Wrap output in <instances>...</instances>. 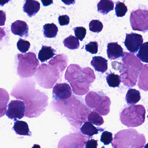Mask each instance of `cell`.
<instances>
[{
    "mask_svg": "<svg viewBox=\"0 0 148 148\" xmlns=\"http://www.w3.org/2000/svg\"><path fill=\"white\" fill-rule=\"evenodd\" d=\"M143 42V37L141 35L133 33L126 34L124 44L127 49L131 53H136Z\"/></svg>",
    "mask_w": 148,
    "mask_h": 148,
    "instance_id": "cell-7",
    "label": "cell"
},
{
    "mask_svg": "<svg viewBox=\"0 0 148 148\" xmlns=\"http://www.w3.org/2000/svg\"><path fill=\"white\" fill-rule=\"evenodd\" d=\"M11 31L15 35L27 37L28 36L29 27L25 21L17 20L11 24Z\"/></svg>",
    "mask_w": 148,
    "mask_h": 148,
    "instance_id": "cell-9",
    "label": "cell"
},
{
    "mask_svg": "<svg viewBox=\"0 0 148 148\" xmlns=\"http://www.w3.org/2000/svg\"><path fill=\"white\" fill-rule=\"evenodd\" d=\"M80 130L82 134L88 136L90 137L104 130L103 129L97 128L89 122H85Z\"/></svg>",
    "mask_w": 148,
    "mask_h": 148,
    "instance_id": "cell-15",
    "label": "cell"
},
{
    "mask_svg": "<svg viewBox=\"0 0 148 148\" xmlns=\"http://www.w3.org/2000/svg\"><path fill=\"white\" fill-rule=\"evenodd\" d=\"M10 1V0H0V5L3 7L4 4L8 3Z\"/></svg>",
    "mask_w": 148,
    "mask_h": 148,
    "instance_id": "cell-39",
    "label": "cell"
},
{
    "mask_svg": "<svg viewBox=\"0 0 148 148\" xmlns=\"http://www.w3.org/2000/svg\"><path fill=\"white\" fill-rule=\"evenodd\" d=\"M130 20L133 30L144 33L148 31V10L139 9L133 10Z\"/></svg>",
    "mask_w": 148,
    "mask_h": 148,
    "instance_id": "cell-5",
    "label": "cell"
},
{
    "mask_svg": "<svg viewBox=\"0 0 148 148\" xmlns=\"http://www.w3.org/2000/svg\"><path fill=\"white\" fill-rule=\"evenodd\" d=\"M141 99L140 93L135 89H130L128 90L126 96L127 103L129 105L136 104Z\"/></svg>",
    "mask_w": 148,
    "mask_h": 148,
    "instance_id": "cell-20",
    "label": "cell"
},
{
    "mask_svg": "<svg viewBox=\"0 0 148 148\" xmlns=\"http://www.w3.org/2000/svg\"><path fill=\"white\" fill-rule=\"evenodd\" d=\"M59 24L60 26H65L68 25L70 22V18L69 16L67 15L60 16L58 17Z\"/></svg>",
    "mask_w": 148,
    "mask_h": 148,
    "instance_id": "cell-33",
    "label": "cell"
},
{
    "mask_svg": "<svg viewBox=\"0 0 148 148\" xmlns=\"http://www.w3.org/2000/svg\"><path fill=\"white\" fill-rule=\"evenodd\" d=\"M6 20V15L5 12L3 10H0V26H3L5 25Z\"/></svg>",
    "mask_w": 148,
    "mask_h": 148,
    "instance_id": "cell-35",
    "label": "cell"
},
{
    "mask_svg": "<svg viewBox=\"0 0 148 148\" xmlns=\"http://www.w3.org/2000/svg\"><path fill=\"white\" fill-rule=\"evenodd\" d=\"M97 11L103 15L107 14L114 9V2L112 0H101L97 5Z\"/></svg>",
    "mask_w": 148,
    "mask_h": 148,
    "instance_id": "cell-19",
    "label": "cell"
},
{
    "mask_svg": "<svg viewBox=\"0 0 148 148\" xmlns=\"http://www.w3.org/2000/svg\"><path fill=\"white\" fill-rule=\"evenodd\" d=\"M98 141L94 139L88 140L85 144V148H97Z\"/></svg>",
    "mask_w": 148,
    "mask_h": 148,
    "instance_id": "cell-34",
    "label": "cell"
},
{
    "mask_svg": "<svg viewBox=\"0 0 148 148\" xmlns=\"http://www.w3.org/2000/svg\"><path fill=\"white\" fill-rule=\"evenodd\" d=\"M32 148H41L40 146L38 144H34Z\"/></svg>",
    "mask_w": 148,
    "mask_h": 148,
    "instance_id": "cell-40",
    "label": "cell"
},
{
    "mask_svg": "<svg viewBox=\"0 0 148 148\" xmlns=\"http://www.w3.org/2000/svg\"><path fill=\"white\" fill-rule=\"evenodd\" d=\"M88 121L90 123L97 126H100L104 123L103 117L96 111L90 112L88 116Z\"/></svg>",
    "mask_w": 148,
    "mask_h": 148,
    "instance_id": "cell-24",
    "label": "cell"
},
{
    "mask_svg": "<svg viewBox=\"0 0 148 148\" xmlns=\"http://www.w3.org/2000/svg\"><path fill=\"white\" fill-rule=\"evenodd\" d=\"M13 129L17 134L21 136H31L32 133L29 131L28 125L23 121H16Z\"/></svg>",
    "mask_w": 148,
    "mask_h": 148,
    "instance_id": "cell-14",
    "label": "cell"
},
{
    "mask_svg": "<svg viewBox=\"0 0 148 148\" xmlns=\"http://www.w3.org/2000/svg\"><path fill=\"white\" fill-rule=\"evenodd\" d=\"M106 80L109 86L112 88L119 87L121 82L120 76L114 73L108 74L106 77Z\"/></svg>",
    "mask_w": 148,
    "mask_h": 148,
    "instance_id": "cell-25",
    "label": "cell"
},
{
    "mask_svg": "<svg viewBox=\"0 0 148 148\" xmlns=\"http://www.w3.org/2000/svg\"><path fill=\"white\" fill-rule=\"evenodd\" d=\"M145 114L146 110L143 105H133L123 110L120 115V120L128 127H135L144 123Z\"/></svg>",
    "mask_w": 148,
    "mask_h": 148,
    "instance_id": "cell-2",
    "label": "cell"
},
{
    "mask_svg": "<svg viewBox=\"0 0 148 148\" xmlns=\"http://www.w3.org/2000/svg\"><path fill=\"white\" fill-rule=\"evenodd\" d=\"M43 34L46 38L56 37L58 32V28L54 23H47L43 26Z\"/></svg>",
    "mask_w": 148,
    "mask_h": 148,
    "instance_id": "cell-22",
    "label": "cell"
},
{
    "mask_svg": "<svg viewBox=\"0 0 148 148\" xmlns=\"http://www.w3.org/2000/svg\"><path fill=\"white\" fill-rule=\"evenodd\" d=\"M26 107L25 103L19 100H12L8 105L6 115L9 119H21L25 116Z\"/></svg>",
    "mask_w": 148,
    "mask_h": 148,
    "instance_id": "cell-6",
    "label": "cell"
},
{
    "mask_svg": "<svg viewBox=\"0 0 148 148\" xmlns=\"http://www.w3.org/2000/svg\"><path fill=\"white\" fill-rule=\"evenodd\" d=\"M115 10L116 14L117 17H123L124 16L128 11L127 7L125 5V3L119 1L116 3Z\"/></svg>",
    "mask_w": 148,
    "mask_h": 148,
    "instance_id": "cell-27",
    "label": "cell"
},
{
    "mask_svg": "<svg viewBox=\"0 0 148 148\" xmlns=\"http://www.w3.org/2000/svg\"><path fill=\"white\" fill-rule=\"evenodd\" d=\"M16 45L18 50L23 53H25L27 51H28L30 47L29 42L22 39H19Z\"/></svg>",
    "mask_w": 148,
    "mask_h": 148,
    "instance_id": "cell-29",
    "label": "cell"
},
{
    "mask_svg": "<svg viewBox=\"0 0 148 148\" xmlns=\"http://www.w3.org/2000/svg\"><path fill=\"white\" fill-rule=\"evenodd\" d=\"M18 63L17 73L21 77H28L32 76L36 72L39 64V61L34 53L29 52L25 55H17Z\"/></svg>",
    "mask_w": 148,
    "mask_h": 148,
    "instance_id": "cell-3",
    "label": "cell"
},
{
    "mask_svg": "<svg viewBox=\"0 0 148 148\" xmlns=\"http://www.w3.org/2000/svg\"><path fill=\"white\" fill-rule=\"evenodd\" d=\"M144 148H148V143L145 145V147H144Z\"/></svg>",
    "mask_w": 148,
    "mask_h": 148,
    "instance_id": "cell-41",
    "label": "cell"
},
{
    "mask_svg": "<svg viewBox=\"0 0 148 148\" xmlns=\"http://www.w3.org/2000/svg\"><path fill=\"white\" fill-rule=\"evenodd\" d=\"M85 49L92 54H95L98 52V45L96 42H90L85 45Z\"/></svg>",
    "mask_w": 148,
    "mask_h": 148,
    "instance_id": "cell-32",
    "label": "cell"
},
{
    "mask_svg": "<svg viewBox=\"0 0 148 148\" xmlns=\"http://www.w3.org/2000/svg\"><path fill=\"white\" fill-rule=\"evenodd\" d=\"M107 54L110 60H116L124 56L123 49L117 42H110L108 45Z\"/></svg>",
    "mask_w": 148,
    "mask_h": 148,
    "instance_id": "cell-10",
    "label": "cell"
},
{
    "mask_svg": "<svg viewBox=\"0 0 148 148\" xmlns=\"http://www.w3.org/2000/svg\"><path fill=\"white\" fill-rule=\"evenodd\" d=\"M101 97L96 92L91 91L85 97V101L88 106L91 108L95 109L101 101Z\"/></svg>",
    "mask_w": 148,
    "mask_h": 148,
    "instance_id": "cell-21",
    "label": "cell"
},
{
    "mask_svg": "<svg viewBox=\"0 0 148 148\" xmlns=\"http://www.w3.org/2000/svg\"><path fill=\"white\" fill-rule=\"evenodd\" d=\"M5 35H6V34H5L4 29L0 27V41L2 40Z\"/></svg>",
    "mask_w": 148,
    "mask_h": 148,
    "instance_id": "cell-38",
    "label": "cell"
},
{
    "mask_svg": "<svg viewBox=\"0 0 148 148\" xmlns=\"http://www.w3.org/2000/svg\"><path fill=\"white\" fill-rule=\"evenodd\" d=\"M43 6L45 7L49 6L53 3V0H41Z\"/></svg>",
    "mask_w": 148,
    "mask_h": 148,
    "instance_id": "cell-36",
    "label": "cell"
},
{
    "mask_svg": "<svg viewBox=\"0 0 148 148\" xmlns=\"http://www.w3.org/2000/svg\"><path fill=\"white\" fill-rule=\"evenodd\" d=\"M110 98L107 96L103 97H101V101L95 110L102 115H107L110 112Z\"/></svg>",
    "mask_w": 148,
    "mask_h": 148,
    "instance_id": "cell-17",
    "label": "cell"
},
{
    "mask_svg": "<svg viewBox=\"0 0 148 148\" xmlns=\"http://www.w3.org/2000/svg\"><path fill=\"white\" fill-rule=\"evenodd\" d=\"M101 148H105V147H101Z\"/></svg>",
    "mask_w": 148,
    "mask_h": 148,
    "instance_id": "cell-42",
    "label": "cell"
},
{
    "mask_svg": "<svg viewBox=\"0 0 148 148\" xmlns=\"http://www.w3.org/2000/svg\"><path fill=\"white\" fill-rule=\"evenodd\" d=\"M40 8V3L35 0H26L23 5V11L28 16L32 17L38 13Z\"/></svg>",
    "mask_w": 148,
    "mask_h": 148,
    "instance_id": "cell-11",
    "label": "cell"
},
{
    "mask_svg": "<svg viewBox=\"0 0 148 148\" xmlns=\"http://www.w3.org/2000/svg\"><path fill=\"white\" fill-rule=\"evenodd\" d=\"M89 29L91 32L99 33L103 28V24L99 20H94L89 23Z\"/></svg>",
    "mask_w": 148,
    "mask_h": 148,
    "instance_id": "cell-28",
    "label": "cell"
},
{
    "mask_svg": "<svg viewBox=\"0 0 148 148\" xmlns=\"http://www.w3.org/2000/svg\"><path fill=\"white\" fill-rule=\"evenodd\" d=\"M63 44L65 47L72 50L77 49L80 46L78 39L72 35L66 38L63 41Z\"/></svg>",
    "mask_w": 148,
    "mask_h": 148,
    "instance_id": "cell-23",
    "label": "cell"
},
{
    "mask_svg": "<svg viewBox=\"0 0 148 148\" xmlns=\"http://www.w3.org/2000/svg\"><path fill=\"white\" fill-rule=\"evenodd\" d=\"M90 139V136L80 133H72L60 139L58 148H84L85 143Z\"/></svg>",
    "mask_w": 148,
    "mask_h": 148,
    "instance_id": "cell-4",
    "label": "cell"
},
{
    "mask_svg": "<svg viewBox=\"0 0 148 148\" xmlns=\"http://www.w3.org/2000/svg\"><path fill=\"white\" fill-rule=\"evenodd\" d=\"M10 96L8 91L4 89L0 88V117L6 114Z\"/></svg>",
    "mask_w": 148,
    "mask_h": 148,
    "instance_id": "cell-16",
    "label": "cell"
},
{
    "mask_svg": "<svg viewBox=\"0 0 148 148\" xmlns=\"http://www.w3.org/2000/svg\"><path fill=\"white\" fill-rule=\"evenodd\" d=\"M73 88L74 93L79 95H83L88 91L89 84L83 80H78L70 83Z\"/></svg>",
    "mask_w": 148,
    "mask_h": 148,
    "instance_id": "cell-13",
    "label": "cell"
},
{
    "mask_svg": "<svg viewBox=\"0 0 148 148\" xmlns=\"http://www.w3.org/2000/svg\"><path fill=\"white\" fill-rule=\"evenodd\" d=\"M54 49L51 47L42 46L38 54V59L41 62H45L55 55Z\"/></svg>",
    "mask_w": 148,
    "mask_h": 148,
    "instance_id": "cell-18",
    "label": "cell"
},
{
    "mask_svg": "<svg viewBox=\"0 0 148 148\" xmlns=\"http://www.w3.org/2000/svg\"><path fill=\"white\" fill-rule=\"evenodd\" d=\"M65 4L69 5L70 4H74L75 3L76 0H61Z\"/></svg>",
    "mask_w": 148,
    "mask_h": 148,
    "instance_id": "cell-37",
    "label": "cell"
},
{
    "mask_svg": "<svg viewBox=\"0 0 148 148\" xmlns=\"http://www.w3.org/2000/svg\"><path fill=\"white\" fill-rule=\"evenodd\" d=\"M147 117H148V116H147Z\"/></svg>",
    "mask_w": 148,
    "mask_h": 148,
    "instance_id": "cell-43",
    "label": "cell"
},
{
    "mask_svg": "<svg viewBox=\"0 0 148 148\" xmlns=\"http://www.w3.org/2000/svg\"><path fill=\"white\" fill-rule=\"evenodd\" d=\"M76 37L81 41L85 38L86 34V29L82 27H76L74 29Z\"/></svg>",
    "mask_w": 148,
    "mask_h": 148,
    "instance_id": "cell-31",
    "label": "cell"
},
{
    "mask_svg": "<svg viewBox=\"0 0 148 148\" xmlns=\"http://www.w3.org/2000/svg\"><path fill=\"white\" fill-rule=\"evenodd\" d=\"M91 66L96 71L103 73L108 70V60L101 56H95L92 58Z\"/></svg>",
    "mask_w": 148,
    "mask_h": 148,
    "instance_id": "cell-12",
    "label": "cell"
},
{
    "mask_svg": "<svg viewBox=\"0 0 148 148\" xmlns=\"http://www.w3.org/2000/svg\"><path fill=\"white\" fill-rule=\"evenodd\" d=\"M72 95L71 87L68 84H57L53 89V97L56 100H66Z\"/></svg>",
    "mask_w": 148,
    "mask_h": 148,
    "instance_id": "cell-8",
    "label": "cell"
},
{
    "mask_svg": "<svg viewBox=\"0 0 148 148\" xmlns=\"http://www.w3.org/2000/svg\"><path fill=\"white\" fill-rule=\"evenodd\" d=\"M146 139L143 134L134 129L123 130L116 133L112 142L113 148H143Z\"/></svg>",
    "mask_w": 148,
    "mask_h": 148,
    "instance_id": "cell-1",
    "label": "cell"
},
{
    "mask_svg": "<svg viewBox=\"0 0 148 148\" xmlns=\"http://www.w3.org/2000/svg\"><path fill=\"white\" fill-rule=\"evenodd\" d=\"M113 134L108 131H105L103 132L101 136V141L103 143L104 145H108L113 141Z\"/></svg>",
    "mask_w": 148,
    "mask_h": 148,
    "instance_id": "cell-30",
    "label": "cell"
},
{
    "mask_svg": "<svg viewBox=\"0 0 148 148\" xmlns=\"http://www.w3.org/2000/svg\"><path fill=\"white\" fill-rule=\"evenodd\" d=\"M137 56L143 62L148 63V42L143 43L140 47Z\"/></svg>",
    "mask_w": 148,
    "mask_h": 148,
    "instance_id": "cell-26",
    "label": "cell"
}]
</instances>
